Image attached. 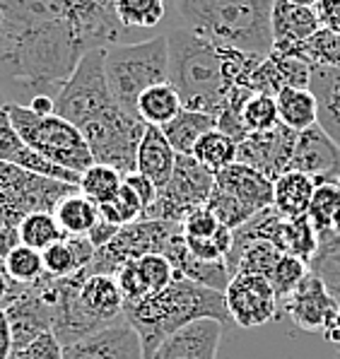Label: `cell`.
<instances>
[{
	"mask_svg": "<svg viewBox=\"0 0 340 359\" xmlns=\"http://www.w3.org/2000/svg\"><path fill=\"white\" fill-rule=\"evenodd\" d=\"M5 111L22 140L48 162L80 176L95 164L82 130L70 121L60 118L58 114L39 116L22 104H5Z\"/></svg>",
	"mask_w": 340,
	"mask_h": 359,
	"instance_id": "6",
	"label": "cell"
},
{
	"mask_svg": "<svg viewBox=\"0 0 340 359\" xmlns=\"http://www.w3.org/2000/svg\"><path fill=\"white\" fill-rule=\"evenodd\" d=\"M306 217L319 234L340 231V179L316 184Z\"/></svg>",
	"mask_w": 340,
	"mask_h": 359,
	"instance_id": "34",
	"label": "cell"
},
{
	"mask_svg": "<svg viewBox=\"0 0 340 359\" xmlns=\"http://www.w3.org/2000/svg\"><path fill=\"white\" fill-rule=\"evenodd\" d=\"M145 128L147 126L140 116L125 114L116 104L100 118L87 123L82 128V135L90 145L95 164L111 167L125 176L135 171V157H138V145Z\"/></svg>",
	"mask_w": 340,
	"mask_h": 359,
	"instance_id": "10",
	"label": "cell"
},
{
	"mask_svg": "<svg viewBox=\"0 0 340 359\" xmlns=\"http://www.w3.org/2000/svg\"><path fill=\"white\" fill-rule=\"evenodd\" d=\"M222 229L224 224L212 215V210H208V205L191 210L181 219V231H184L186 239H215Z\"/></svg>",
	"mask_w": 340,
	"mask_h": 359,
	"instance_id": "44",
	"label": "cell"
},
{
	"mask_svg": "<svg viewBox=\"0 0 340 359\" xmlns=\"http://www.w3.org/2000/svg\"><path fill=\"white\" fill-rule=\"evenodd\" d=\"M314 10L323 29L340 34V0H316Z\"/></svg>",
	"mask_w": 340,
	"mask_h": 359,
	"instance_id": "48",
	"label": "cell"
},
{
	"mask_svg": "<svg viewBox=\"0 0 340 359\" xmlns=\"http://www.w3.org/2000/svg\"><path fill=\"white\" fill-rule=\"evenodd\" d=\"M167 46L169 82L179 92L181 107L189 111L220 114L229 92L220 46L179 25L167 32Z\"/></svg>",
	"mask_w": 340,
	"mask_h": 359,
	"instance_id": "4",
	"label": "cell"
},
{
	"mask_svg": "<svg viewBox=\"0 0 340 359\" xmlns=\"http://www.w3.org/2000/svg\"><path fill=\"white\" fill-rule=\"evenodd\" d=\"M53 217H56L60 231L65 236H87L95 224L100 222V205L85 196V193L73 191L65 196L63 201L53 208Z\"/></svg>",
	"mask_w": 340,
	"mask_h": 359,
	"instance_id": "28",
	"label": "cell"
},
{
	"mask_svg": "<svg viewBox=\"0 0 340 359\" xmlns=\"http://www.w3.org/2000/svg\"><path fill=\"white\" fill-rule=\"evenodd\" d=\"M181 231V224L164 222V219H140L128 227H121L104 248H97L90 268L80 273L82 278H90L95 273L116 275L118 268L128 261H138L147 253H164L169 241Z\"/></svg>",
	"mask_w": 340,
	"mask_h": 359,
	"instance_id": "11",
	"label": "cell"
},
{
	"mask_svg": "<svg viewBox=\"0 0 340 359\" xmlns=\"http://www.w3.org/2000/svg\"><path fill=\"white\" fill-rule=\"evenodd\" d=\"M271 27H273V51L285 53V56H290L299 43H304L306 39H311L321 29L314 8L294 5L287 3V0H276L271 15Z\"/></svg>",
	"mask_w": 340,
	"mask_h": 359,
	"instance_id": "21",
	"label": "cell"
},
{
	"mask_svg": "<svg viewBox=\"0 0 340 359\" xmlns=\"http://www.w3.org/2000/svg\"><path fill=\"white\" fill-rule=\"evenodd\" d=\"M73 191H78V186L0 162V227L18 229L27 215L39 210L53 212Z\"/></svg>",
	"mask_w": 340,
	"mask_h": 359,
	"instance_id": "8",
	"label": "cell"
},
{
	"mask_svg": "<svg viewBox=\"0 0 340 359\" xmlns=\"http://www.w3.org/2000/svg\"><path fill=\"white\" fill-rule=\"evenodd\" d=\"M0 229H3V227H0Z\"/></svg>",
	"mask_w": 340,
	"mask_h": 359,
	"instance_id": "55",
	"label": "cell"
},
{
	"mask_svg": "<svg viewBox=\"0 0 340 359\" xmlns=\"http://www.w3.org/2000/svg\"><path fill=\"white\" fill-rule=\"evenodd\" d=\"M100 215H102V219L116 224V227H128V224L140 222V219L145 217V208H142L140 198L135 196V191L123 184L118 196L114 198L111 203L100 205Z\"/></svg>",
	"mask_w": 340,
	"mask_h": 359,
	"instance_id": "42",
	"label": "cell"
},
{
	"mask_svg": "<svg viewBox=\"0 0 340 359\" xmlns=\"http://www.w3.org/2000/svg\"><path fill=\"white\" fill-rule=\"evenodd\" d=\"M241 118H244V126L249 128V133H266V130L278 128V126H280V116H278L276 97L254 92V95L244 102Z\"/></svg>",
	"mask_w": 340,
	"mask_h": 359,
	"instance_id": "40",
	"label": "cell"
},
{
	"mask_svg": "<svg viewBox=\"0 0 340 359\" xmlns=\"http://www.w3.org/2000/svg\"><path fill=\"white\" fill-rule=\"evenodd\" d=\"M0 111H3V104H0Z\"/></svg>",
	"mask_w": 340,
	"mask_h": 359,
	"instance_id": "54",
	"label": "cell"
},
{
	"mask_svg": "<svg viewBox=\"0 0 340 359\" xmlns=\"http://www.w3.org/2000/svg\"><path fill=\"white\" fill-rule=\"evenodd\" d=\"M215 128H217V118L212 114L181 109V114L177 118H172L167 126H162V133L167 135L169 145L174 147L177 154H193L196 142H198L205 133H210Z\"/></svg>",
	"mask_w": 340,
	"mask_h": 359,
	"instance_id": "30",
	"label": "cell"
},
{
	"mask_svg": "<svg viewBox=\"0 0 340 359\" xmlns=\"http://www.w3.org/2000/svg\"><path fill=\"white\" fill-rule=\"evenodd\" d=\"M121 186H123V174L104 164H92L85 174L80 176L78 189L85 193L90 201H95L97 205H107L118 196Z\"/></svg>",
	"mask_w": 340,
	"mask_h": 359,
	"instance_id": "37",
	"label": "cell"
},
{
	"mask_svg": "<svg viewBox=\"0 0 340 359\" xmlns=\"http://www.w3.org/2000/svg\"><path fill=\"white\" fill-rule=\"evenodd\" d=\"M177 157L174 147L169 145L167 135L157 126H147L142 133V140L138 145V157H135V171L152 181L157 189H164L169 184L177 167Z\"/></svg>",
	"mask_w": 340,
	"mask_h": 359,
	"instance_id": "23",
	"label": "cell"
},
{
	"mask_svg": "<svg viewBox=\"0 0 340 359\" xmlns=\"http://www.w3.org/2000/svg\"><path fill=\"white\" fill-rule=\"evenodd\" d=\"M309 90L319 104V126L340 147V65H311Z\"/></svg>",
	"mask_w": 340,
	"mask_h": 359,
	"instance_id": "24",
	"label": "cell"
},
{
	"mask_svg": "<svg viewBox=\"0 0 340 359\" xmlns=\"http://www.w3.org/2000/svg\"><path fill=\"white\" fill-rule=\"evenodd\" d=\"M95 251L97 248L92 246L87 236H63L53 246H48L46 251H41L43 270L56 280L75 278V275L85 273L90 268Z\"/></svg>",
	"mask_w": 340,
	"mask_h": 359,
	"instance_id": "25",
	"label": "cell"
},
{
	"mask_svg": "<svg viewBox=\"0 0 340 359\" xmlns=\"http://www.w3.org/2000/svg\"><path fill=\"white\" fill-rule=\"evenodd\" d=\"M181 97L174 90L172 82H160V85L145 90L138 99V116L145 121V126H167L172 118L181 114Z\"/></svg>",
	"mask_w": 340,
	"mask_h": 359,
	"instance_id": "31",
	"label": "cell"
},
{
	"mask_svg": "<svg viewBox=\"0 0 340 359\" xmlns=\"http://www.w3.org/2000/svg\"><path fill=\"white\" fill-rule=\"evenodd\" d=\"M63 359H142V345L133 325L121 316L107 328L63 347Z\"/></svg>",
	"mask_w": 340,
	"mask_h": 359,
	"instance_id": "16",
	"label": "cell"
},
{
	"mask_svg": "<svg viewBox=\"0 0 340 359\" xmlns=\"http://www.w3.org/2000/svg\"><path fill=\"white\" fill-rule=\"evenodd\" d=\"M80 302L85 304V309L102 323H114L123 316V294L118 290L116 275L107 273H95L90 278H85V283L80 285Z\"/></svg>",
	"mask_w": 340,
	"mask_h": 359,
	"instance_id": "26",
	"label": "cell"
},
{
	"mask_svg": "<svg viewBox=\"0 0 340 359\" xmlns=\"http://www.w3.org/2000/svg\"><path fill=\"white\" fill-rule=\"evenodd\" d=\"M224 302L234 325L239 328H259L273 321L278 313L276 290L263 275L251 273H234L224 290Z\"/></svg>",
	"mask_w": 340,
	"mask_h": 359,
	"instance_id": "13",
	"label": "cell"
},
{
	"mask_svg": "<svg viewBox=\"0 0 340 359\" xmlns=\"http://www.w3.org/2000/svg\"><path fill=\"white\" fill-rule=\"evenodd\" d=\"M309 273L326 285L328 294L340 306V231L319 234V248L309 263Z\"/></svg>",
	"mask_w": 340,
	"mask_h": 359,
	"instance_id": "32",
	"label": "cell"
},
{
	"mask_svg": "<svg viewBox=\"0 0 340 359\" xmlns=\"http://www.w3.org/2000/svg\"><path fill=\"white\" fill-rule=\"evenodd\" d=\"M280 306L287 311V316L292 318L294 325H299L301 330H309V333H323L340 309L338 302L328 294L326 285L314 273L306 275L301 280V285Z\"/></svg>",
	"mask_w": 340,
	"mask_h": 359,
	"instance_id": "17",
	"label": "cell"
},
{
	"mask_svg": "<svg viewBox=\"0 0 340 359\" xmlns=\"http://www.w3.org/2000/svg\"><path fill=\"white\" fill-rule=\"evenodd\" d=\"M104 51L107 48L87 51L56 95V114L78 126L80 130L100 118L104 111L116 107L107 82V70H104Z\"/></svg>",
	"mask_w": 340,
	"mask_h": 359,
	"instance_id": "9",
	"label": "cell"
},
{
	"mask_svg": "<svg viewBox=\"0 0 340 359\" xmlns=\"http://www.w3.org/2000/svg\"><path fill=\"white\" fill-rule=\"evenodd\" d=\"M316 191V181L301 171H285L273 181V210L285 219L306 217L311 198Z\"/></svg>",
	"mask_w": 340,
	"mask_h": 359,
	"instance_id": "27",
	"label": "cell"
},
{
	"mask_svg": "<svg viewBox=\"0 0 340 359\" xmlns=\"http://www.w3.org/2000/svg\"><path fill=\"white\" fill-rule=\"evenodd\" d=\"M306 275H309V263L301 261L297 256L283 253L280 261H278V265L273 268V273L268 275V283L273 285L278 302L283 304L301 285V280H304Z\"/></svg>",
	"mask_w": 340,
	"mask_h": 359,
	"instance_id": "41",
	"label": "cell"
},
{
	"mask_svg": "<svg viewBox=\"0 0 340 359\" xmlns=\"http://www.w3.org/2000/svg\"><path fill=\"white\" fill-rule=\"evenodd\" d=\"M20 234V244L36 248V251H46L48 246H53L56 241L63 239V231H60L53 212H46V210H39V212L27 215L18 227Z\"/></svg>",
	"mask_w": 340,
	"mask_h": 359,
	"instance_id": "36",
	"label": "cell"
},
{
	"mask_svg": "<svg viewBox=\"0 0 340 359\" xmlns=\"http://www.w3.org/2000/svg\"><path fill=\"white\" fill-rule=\"evenodd\" d=\"M114 15L125 32H150L162 25L167 0H114Z\"/></svg>",
	"mask_w": 340,
	"mask_h": 359,
	"instance_id": "33",
	"label": "cell"
},
{
	"mask_svg": "<svg viewBox=\"0 0 340 359\" xmlns=\"http://www.w3.org/2000/svg\"><path fill=\"white\" fill-rule=\"evenodd\" d=\"M338 359H340V357H338Z\"/></svg>",
	"mask_w": 340,
	"mask_h": 359,
	"instance_id": "56",
	"label": "cell"
},
{
	"mask_svg": "<svg viewBox=\"0 0 340 359\" xmlns=\"http://www.w3.org/2000/svg\"><path fill=\"white\" fill-rule=\"evenodd\" d=\"M311 65L299 58L285 56V53L271 51L254 70L249 82L251 92L278 97L285 87H309Z\"/></svg>",
	"mask_w": 340,
	"mask_h": 359,
	"instance_id": "22",
	"label": "cell"
},
{
	"mask_svg": "<svg viewBox=\"0 0 340 359\" xmlns=\"http://www.w3.org/2000/svg\"><path fill=\"white\" fill-rule=\"evenodd\" d=\"M104 70L114 102L125 114L138 116V99L145 90L169 82L167 32L142 41L114 43L104 51Z\"/></svg>",
	"mask_w": 340,
	"mask_h": 359,
	"instance_id": "5",
	"label": "cell"
},
{
	"mask_svg": "<svg viewBox=\"0 0 340 359\" xmlns=\"http://www.w3.org/2000/svg\"><path fill=\"white\" fill-rule=\"evenodd\" d=\"M290 171H301L316 184L340 179V147L323 133L319 123L297 133Z\"/></svg>",
	"mask_w": 340,
	"mask_h": 359,
	"instance_id": "18",
	"label": "cell"
},
{
	"mask_svg": "<svg viewBox=\"0 0 340 359\" xmlns=\"http://www.w3.org/2000/svg\"><path fill=\"white\" fill-rule=\"evenodd\" d=\"M123 184L128 186V189L135 191V196L140 198L142 208H145V212L150 210L152 205H155L157 196H160V189H157L155 184H152L147 176H142L140 171H130V174L123 176Z\"/></svg>",
	"mask_w": 340,
	"mask_h": 359,
	"instance_id": "47",
	"label": "cell"
},
{
	"mask_svg": "<svg viewBox=\"0 0 340 359\" xmlns=\"http://www.w3.org/2000/svg\"><path fill=\"white\" fill-rule=\"evenodd\" d=\"M0 162L27 169V171H32V174L63 181V184H73V186L80 184V174L48 162L46 157H41L39 152L32 150V147L22 140L20 133L15 130V126L10 123V116L5 111V107H3V111H0Z\"/></svg>",
	"mask_w": 340,
	"mask_h": 359,
	"instance_id": "20",
	"label": "cell"
},
{
	"mask_svg": "<svg viewBox=\"0 0 340 359\" xmlns=\"http://www.w3.org/2000/svg\"><path fill=\"white\" fill-rule=\"evenodd\" d=\"M13 280H10V275H8V270H5V263H3V258H0V306H3V302L8 299V294L13 292Z\"/></svg>",
	"mask_w": 340,
	"mask_h": 359,
	"instance_id": "52",
	"label": "cell"
},
{
	"mask_svg": "<svg viewBox=\"0 0 340 359\" xmlns=\"http://www.w3.org/2000/svg\"><path fill=\"white\" fill-rule=\"evenodd\" d=\"M118 229L121 227H116V224H111V222H107V219L100 217V222H97L95 229L87 234V239L92 241V246H95V248H104V246L109 244V241L114 239V236L118 234Z\"/></svg>",
	"mask_w": 340,
	"mask_h": 359,
	"instance_id": "49",
	"label": "cell"
},
{
	"mask_svg": "<svg viewBox=\"0 0 340 359\" xmlns=\"http://www.w3.org/2000/svg\"><path fill=\"white\" fill-rule=\"evenodd\" d=\"M138 268L142 273V280H145L147 290H150V294L167 290V287L179 278L177 268H174L172 261H169L164 253H147V256L138 258Z\"/></svg>",
	"mask_w": 340,
	"mask_h": 359,
	"instance_id": "43",
	"label": "cell"
},
{
	"mask_svg": "<svg viewBox=\"0 0 340 359\" xmlns=\"http://www.w3.org/2000/svg\"><path fill=\"white\" fill-rule=\"evenodd\" d=\"M294 142H297V133L283 123L266 133H249V137L237 145V162L276 181L278 176L290 171Z\"/></svg>",
	"mask_w": 340,
	"mask_h": 359,
	"instance_id": "14",
	"label": "cell"
},
{
	"mask_svg": "<svg viewBox=\"0 0 340 359\" xmlns=\"http://www.w3.org/2000/svg\"><path fill=\"white\" fill-rule=\"evenodd\" d=\"M191 157L198 164H203L210 174H217V171L227 169L229 164L237 162V142L215 128V130L205 133V135L196 142Z\"/></svg>",
	"mask_w": 340,
	"mask_h": 359,
	"instance_id": "35",
	"label": "cell"
},
{
	"mask_svg": "<svg viewBox=\"0 0 340 359\" xmlns=\"http://www.w3.org/2000/svg\"><path fill=\"white\" fill-rule=\"evenodd\" d=\"M10 321L15 350L25 347L27 342L51 333V304L43 299L39 287L34 285H13V292L0 306Z\"/></svg>",
	"mask_w": 340,
	"mask_h": 359,
	"instance_id": "15",
	"label": "cell"
},
{
	"mask_svg": "<svg viewBox=\"0 0 340 359\" xmlns=\"http://www.w3.org/2000/svg\"><path fill=\"white\" fill-rule=\"evenodd\" d=\"M224 323L215 318H200L177 330L157 347L152 359H217Z\"/></svg>",
	"mask_w": 340,
	"mask_h": 359,
	"instance_id": "19",
	"label": "cell"
},
{
	"mask_svg": "<svg viewBox=\"0 0 340 359\" xmlns=\"http://www.w3.org/2000/svg\"><path fill=\"white\" fill-rule=\"evenodd\" d=\"M102 48L53 0H0V90L8 104L56 97L80 58Z\"/></svg>",
	"mask_w": 340,
	"mask_h": 359,
	"instance_id": "1",
	"label": "cell"
},
{
	"mask_svg": "<svg viewBox=\"0 0 340 359\" xmlns=\"http://www.w3.org/2000/svg\"><path fill=\"white\" fill-rule=\"evenodd\" d=\"M3 263H5V270H8L10 280L18 285H34L36 280H41L43 275H46L41 251L29 248L25 244L15 246L13 251L3 258Z\"/></svg>",
	"mask_w": 340,
	"mask_h": 359,
	"instance_id": "39",
	"label": "cell"
},
{
	"mask_svg": "<svg viewBox=\"0 0 340 359\" xmlns=\"http://www.w3.org/2000/svg\"><path fill=\"white\" fill-rule=\"evenodd\" d=\"M27 107H29L34 114H39V116L56 114V97H51V95H36L29 104H27Z\"/></svg>",
	"mask_w": 340,
	"mask_h": 359,
	"instance_id": "51",
	"label": "cell"
},
{
	"mask_svg": "<svg viewBox=\"0 0 340 359\" xmlns=\"http://www.w3.org/2000/svg\"><path fill=\"white\" fill-rule=\"evenodd\" d=\"M276 0H177L179 27L220 48L266 58L273 51Z\"/></svg>",
	"mask_w": 340,
	"mask_h": 359,
	"instance_id": "3",
	"label": "cell"
},
{
	"mask_svg": "<svg viewBox=\"0 0 340 359\" xmlns=\"http://www.w3.org/2000/svg\"><path fill=\"white\" fill-rule=\"evenodd\" d=\"M13 352H15L13 330H10V321L5 316V311L0 309V359H13Z\"/></svg>",
	"mask_w": 340,
	"mask_h": 359,
	"instance_id": "50",
	"label": "cell"
},
{
	"mask_svg": "<svg viewBox=\"0 0 340 359\" xmlns=\"http://www.w3.org/2000/svg\"><path fill=\"white\" fill-rule=\"evenodd\" d=\"M290 56L304 60L309 65H340V34L321 27L314 36L299 43Z\"/></svg>",
	"mask_w": 340,
	"mask_h": 359,
	"instance_id": "38",
	"label": "cell"
},
{
	"mask_svg": "<svg viewBox=\"0 0 340 359\" xmlns=\"http://www.w3.org/2000/svg\"><path fill=\"white\" fill-rule=\"evenodd\" d=\"M280 123L290 130L301 133L319 123V104L309 87H285L276 97Z\"/></svg>",
	"mask_w": 340,
	"mask_h": 359,
	"instance_id": "29",
	"label": "cell"
},
{
	"mask_svg": "<svg viewBox=\"0 0 340 359\" xmlns=\"http://www.w3.org/2000/svg\"><path fill=\"white\" fill-rule=\"evenodd\" d=\"M212 186H215V174H210L191 154H179L172 179L160 191L155 205L147 210L142 219H164V222L181 224V219L191 210L208 205Z\"/></svg>",
	"mask_w": 340,
	"mask_h": 359,
	"instance_id": "12",
	"label": "cell"
},
{
	"mask_svg": "<svg viewBox=\"0 0 340 359\" xmlns=\"http://www.w3.org/2000/svg\"><path fill=\"white\" fill-rule=\"evenodd\" d=\"M273 208V181L246 164H229L215 174L208 210L229 229H239L263 210Z\"/></svg>",
	"mask_w": 340,
	"mask_h": 359,
	"instance_id": "7",
	"label": "cell"
},
{
	"mask_svg": "<svg viewBox=\"0 0 340 359\" xmlns=\"http://www.w3.org/2000/svg\"><path fill=\"white\" fill-rule=\"evenodd\" d=\"M13 359H63V345L53 333H43L13 352Z\"/></svg>",
	"mask_w": 340,
	"mask_h": 359,
	"instance_id": "46",
	"label": "cell"
},
{
	"mask_svg": "<svg viewBox=\"0 0 340 359\" xmlns=\"http://www.w3.org/2000/svg\"><path fill=\"white\" fill-rule=\"evenodd\" d=\"M287 3H294V5H304V8H314L316 0H287Z\"/></svg>",
	"mask_w": 340,
	"mask_h": 359,
	"instance_id": "53",
	"label": "cell"
},
{
	"mask_svg": "<svg viewBox=\"0 0 340 359\" xmlns=\"http://www.w3.org/2000/svg\"><path fill=\"white\" fill-rule=\"evenodd\" d=\"M116 283H118V290H121V294H123L125 304H135V302L145 299V297H150V290H147L145 280H142L138 261H128L121 265L116 273Z\"/></svg>",
	"mask_w": 340,
	"mask_h": 359,
	"instance_id": "45",
	"label": "cell"
},
{
	"mask_svg": "<svg viewBox=\"0 0 340 359\" xmlns=\"http://www.w3.org/2000/svg\"><path fill=\"white\" fill-rule=\"evenodd\" d=\"M125 321L133 325L142 345V359H152L157 347L169 335L200 318H215L224 325L232 323L222 292L208 290L186 278H177L167 290L123 306Z\"/></svg>",
	"mask_w": 340,
	"mask_h": 359,
	"instance_id": "2",
	"label": "cell"
}]
</instances>
